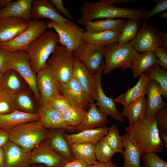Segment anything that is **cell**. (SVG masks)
Segmentation results:
<instances>
[{
  "mask_svg": "<svg viewBox=\"0 0 167 167\" xmlns=\"http://www.w3.org/2000/svg\"><path fill=\"white\" fill-rule=\"evenodd\" d=\"M88 167H119L114 165L111 161L104 163L97 161L96 163L88 166Z\"/></svg>",
  "mask_w": 167,
  "mask_h": 167,
  "instance_id": "816d5d0a",
  "label": "cell"
},
{
  "mask_svg": "<svg viewBox=\"0 0 167 167\" xmlns=\"http://www.w3.org/2000/svg\"><path fill=\"white\" fill-rule=\"evenodd\" d=\"M27 88L13 96L14 103L16 110L29 113H37L35 96Z\"/></svg>",
  "mask_w": 167,
  "mask_h": 167,
  "instance_id": "e575fe53",
  "label": "cell"
},
{
  "mask_svg": "<svg viewBox=\"0 0 167 167\" xmlns=\"http://www.w3.org/2000/svg\"><path fill=\"white\" fill-rule=\"evenodd\" d=\"M153 52L160 62V66L163 69L167 70V53L162 48L158 47L155 49Z\"/></svg>",
  "mask_w": 167,
  "mask_h": 167,
  "instance_id": "c3c4849f",
  "label": "cell"
},
{
  "mask_svg": "<svg viewBox=\"0 0 167 167\" xmlns=\"http://www.w3.org/2000/svg\"><path fill=\"white\" fill-rule=\"evenodd\" d=\"M59 84L60 92L67 100L71 106L86 110L90 107L92 104L73 77L67 83Z\"/></svg>",
  "mask_w": 167,
  "mask_h": 167,
  "instance_id": "ac0fdd59",
  "label": "cell"
},
{
  "mask_svg": "<svg viewBox=\"0 0 167 167\" xmlns=\"http://www.w3.org/2000/svg\"><path fill=\"white\" fill-rule=\"evenodd\" d=\"M126 21L123 19L107 18L88 22L84 25L86 32L98 33L111 30H122Z\"/></svg>",
  "mask_w": 167,
  "mask_h": 167,
  "instance_id": "f1b7e54d",
  "label": "cell"
},
{
  "mask_svg": "<svg viewBox=\"0 0 167 167\" xmlns=\"http://www.w3.org/2000/svg\"><path fill=\"white\" fill-rule=\"evenodd\" d=\"M1 90H2V89H1V87L0 86V92Z\"/></svg>",
  "mask_w": 167,
  "mask_h": 167,
  "instance_id": "6125c7cd",
  "label": "cell"
},
{
  "mask_svg": "<svg viewBox=\"0 0 167 167\" xmlns=\"http://www.w3.org/2000/svg\"><path fill=\"white\" fill-rule=\"evenodd\" d=\"M59 40L53 30L46 31L28 45L27 52L32 69L36 74L45 67L49 56L54 51Z\"/></svg>",
  "mask_w": 167,
  "mask_h": 167,
  "instance_id": "277c9868",
  "label": "cell"
},
{
  "mask_svg": "<svg viewBox=\"0 0 167 167\" xmlns=\"http://www.w3.org/2000/svg\"><path fill=\"white\" fill-rule=\"evenodd\" d=\"M28 23V27L23 32L11 41L0 43V48L9 52L18 50L27 52L29 45L47 29L46 21L32 20Z\"/></svg>",
  "mask_w": 167,
  "mask_h": 167,
  "instance_id": "30bf717a",
  "label": "cell"
},
{
  "mask_svg": "<svg viewBox=\"0 0 167 167\" xmlns=\"http://www.w3.org/2000/svg\"><path fill=\"white\" fill-rule=\"evenodd\" d=\"M28 22L15 17L0 18V43L11 41L28 28Z\"/></svg>",
  "mask_w": 167,
  "mask_h": 167,
  "instance_id": "e0dca14e",
  "label": "cell"
},
{
  "mask_svg": "<svg viewBox=\"0 0 167 167\" xmlns=\"http://www.w3.org/2000/svg\"><path fill=\"white\" fill-rule=\"evenodd\" d=\"M138 53L130 42L122 44L115 42L106 46L103 74H108L117 68H120L123 71L130 68Z\"/></svg>",
  "mask_w": 167,
  "mask_h": 167,
  "instance_id": "5b68a950",
  "label": "cell"
},
{
  "mask_svg": "<svg viewBox=\"0 0 167 167\" xmlns=\"http://www.w3.org/2000/svg\"><path fill=\"white\" fill-rule=\"evenodd\" d=\"M74 57L73 52L65 47L58 45L47 65L59 84L68 82L72 77Z\"/></svg>",
  "mask_w": 167,
  "mask_h": 167,
  "instance_id": "8992f818",
  "label": "cell"
},
{
  "mask_svg": "<svg viewBox=\"0 0 167 167\" xmlns=\"http://www.w3.org/2000/svg\"><path fill=\"white\" fill-rule=\"evenodd\" d=\"M15 110L13 96L2 90L0 92V115L7 114Z\"/></svg>",
  "mask_w": 167,
  "mask_h": 167,
  "instance_id": "60d3db41",
  "label": "cell"
},
{
  "mask_svg": "<svg viewBox=\"0 0 167 167\" xmlns=\"http://www.w3.org/2000/svg\"><path fill=\"white\" fill-rule=\"evenodd\" d=\"M72 77L85 94L90 103H95L97 97V86L94 75L75 57Z\"/></svg>",
  "mask_w": 167,
  "mask_h": 167,
  "instance_id": "5bb4252c",
  "label": "cell"
},
{
  "mask_svg": "<svg viewBox=\"0 0 167 167\" xmlns=\"http://www.w3.org/2000/svg\"><path fill=\"white\" fill-rule=\"evenodd\" d=\"M47 28H53L58 34V43L73 52L84 42L83 30L71 21L60 23L46 21Z\"/></svg>",
  "mask_w": 167,
  "mask_h": 167,
  "instance_id": "52a82bcc",
  "label": "cell"
},
{
  "mask_svg": "<svg viewBox=\"0 0 167 167\" xmlns=\"http://www.w3.org/2000/svg\"><path fill=\"white\" fill-rule=\"evenodd\" d=\"M108 122V116L101 112L95 104H92L88 109L84 121L74 127L77 132L83 130L103 127Z\"/></svg>",
  "mask_w": 167,
  "mask_h": 167,
  "instance_id": "d4e9b609",
  "label": "cell"
},
{
  "mask_svg": "<svg viewBox=\"0 0 167 167\" xmlns=\"http://www.w3.org/2000/svg\"><path fill=\"white\" fill-rule=\"evenodd\" d=\"M5 167H30L31 151L9 141L2 147Z\"/></svg>",
  "mask_w": 167,
  "mask_h": 167,
  "instance_id": "2e32d148",
  "label": "cell"
},
{
  "mask_svg": "<svg viewBox=\"0 0 167 167\" xmlns=\"http://www.w3.org/2000/svg\"><path fill=\"white\" fill-rule=\"evenodd\" d=\"M128 2L127 0H101L94 2H85L80 8L81 15L77 23L84 25L95 19L107 18L142 19L148 10L114 5L116 3Z\"/></svg>",
  "mask_w": 167,
  "mask_h": 167,
  "instance_id": "6da1fadb",
  "label": "cell"
},
{
  "mask_svg": "<svg viewBox=\"0 0 167 167\" xmlns=\"http://www.w3.org/2000/svg\"><path fill=\"white\" fill-rule=\"evenodd\" d=\"M140 27L139 20L133 19H128L123 27L118 43L122 44L131 41L136 36Z\"/></svg>",
  "mask_w": 167,
  "mask_h": 167,
  "instance_id": "74e56055",
  "label": "cell"
},
{
  "mask_svg": "<svg viewBox=\"0 0 167 167\" xmlns=\"http://www.w3.org/2000/svg\"><path fill=\"white\" fill-rule=\"evenodd\" d=\"M159 135L160 138L163 140L165 143L166 146L167 147V135L163 131L159 130Z\"/></svg>",
  "mask_w": 167,
  "mask_h": 167,
  "instance_id": "9f6ffc18",
  "label": "cell"
},
{
  "mask_svg": "<svg viewBox=\"0 0 167 167\" xmlns=\"http://www.w3.org/2000/svg\"><path fill=\"white\" fill-rule=\"evenodd\" d=\"M40 120L38 113H29L17 110L5 115H0V128L6 131L25 122Z\"/></svg>",
  "mask_w": 167,
  "mask_h": 167,
  "instance_id": "83f0119b",
  "label": "cell"
},
{
  "mask_svg": "<svg viewBox=\"0 0 167 167\" xmlns=\"http://www.w3.org/2000/svg\"><path fill=\"white\" fill-rule=\"evenodd\" d=\"M146 111V98L144 96L124 107L122 114L123 116L126 117L128 119L129 126H132L145 116Z\"/></svg>",
  "mask_w": 167,
  "mask_h": 167,
  "instance_id": "f546056e",
  "label": "cell"
},
{
  "mask_svg": "<svg viewBox=\"0 0 167 167\" xmlns=\"http://www.w3.org/2000/svg\"><path fill=\"white\" fill-rule=\"evenodd\" d=\"M0 167H5L4 154L2 147H0Z\"/></svg>",
  "mask_w": 167,
  "mask_h": 167,
  "instance_id": "db71d44e",
  "label": "cell"
},
{
  "mask_svg": "<svg viewBox=\"0 0 167 167\" xmlns=\"http://www.w3.org/2000/svg\"><path fill=\"white\" fill-rule=\"evenodd\" d=\"M141 159L143 167H167V163L154 152L144 153Z\"/></svg>",
  "mask_w": 167,
  "mask_h": 167,
  "instance_id": "b9f144b4",
  "label": "cell"
},
{
  "mask_svg": "<svg viewBox=\"0 0 167 167\" xmlns=\"http://www.w3.org/2000/svg\"><path fill=\"white\" fill-rule=\"evenodd\" d=\"M96 145L93 143H82L69 146L75 158L84 161L89 166L97 162L95 155Z\"/></svg>",
  "mask_w": 167,
  "mask_h": 167,
  "instance_id": "d6a6232c",
  "label": "cell"
},
{
  "mask_svg": "<svg viewBox=\"0 0 167 167\" xmlns=\"http://www.w3.org/2000/svg\"><path fill=\"white\" fill-rule=\"evenodd\" d=\"M158 33L161 37L162 41V49L167 52V33L158 30Z\"/></svg>",
  "mask_w": 167,
  "mask_h": 167,
  "instance_id": "f5cc1de1",
  "label": "cell"
},
{
  "mask_svg": "<svg viewBox=\"0 0 167 167\" xmlns=\"http://www.w3.org/2000/svg\"><path fill=\"white\" fill-rule=\"evenodd\" d=\"M9 58L10 69L20 75L38 102L40 96L36 86V75L31 66L28 52L18 50L9 52Z\"/></svg>",
  "mask_w": 167,
  "mask_h": 167,
  "instance_id": "ba28073f",
  "label": "cell"
},
{
  "mask_svg": "<svg viewBox=\"0 0 167 167\" xmlns=\"http://www.w3.org/2000/svg\"><path fill=\"white\" fill-rule=\"evenodd\" d=\"M160 65V62L153 51L138 53L130 67L133 78H137L150 67Z\"/></svg>",
  "mask_w": 167,
  "mask_h": 167,
  "instance_id": "4316f807",
  "label": "cell"
},
{
  "mask_svg": "<svg viewBox=\"0 0 167 167\" xmlns=\"http://www.w3.org/2000/svg\"><path fill=\"white\" fill-rule=\"evenodd\" d=\"M49 138L31 151L30 165L41 164L47 167H62L69 161L52 148Z\"/></svg>",
  "mask_w": 167,
  "mask_h": 167,
  "instance_id": "4fadbf2b",
  "label": "cell"
},
{
  "mask_svg": "<svg viewBox=\"0 0 167 167\" xmlns=\"http://www.w3.org/2000/svg\"><path fill=\"white\" fill-rule=\"evenodd\" d=\"M105 63L102 66L98 72L94 75L97 86L96 102L95 105L107 116L122 123L124 118L122 113L117 109L115 99L107 96L104 93L101 84L102 75Z\"/></svg>",
  "mask_w": 167,
  "mask_h": 167,
  "instance_id": "9a60e30c",
  "label": "cell"
},
{
  "mask_svg": "<svg viewBox=\"0 0 167 167\" xmlns=\"http://www.w3.org/2000/svg\"><path fill=\"white\" fill-rule=\"evenodd\" d=\"M37 113L40 116V120L42 125L46 128L61 129L75 131L74 128L65 122L61 114L49 105L39 106Z\"/></svg>",
  "mask_w": 167,
  "mask_h": 167,
  "instance_id": "44dd1931",
  "label": "cell"
},
{
  "mask_svg": "<svg viewBox=\"0 0 167 167\" xmlns=\"http://www.w3.org/2000/svg\"><path fill=\"white\" fill-rule=\"evenodd\" d=\"M126 136L143 153H160L164 151V144L160 137L156 115L142 118L125 129Z\"/></svg>",
  "mask_w": 167,
  "mask_h": 167,
  "instance_id": "7a4b0ae2",
  "label": "cell"
},
{
  "mask_svg": "<svg viewBox=\"0 0 167 167\" xmlns=\"http://www.w3.org/2000/svg\"><path fill=\"white\" fill-rule=\"evenodd\" d=\"M123 151L124 167H140V160L143 153L124 134L121 136Z\"/></svg>",
  "mask_w": 167,
  "mask_h": 167,
  "instance_id": "4dcf8cb0",
  "label": "cell"
},
{
  "mask_svg": "<svg viewBox=\"0 0 167 167\" xmlns=\"http://www.w3.org/2000/svg\"><path fill=\"white\" fill-rule=\"evenodd\" d=\"M13 1L12 0H0V8L2 9L5 8Z\"/></svg>",
  "mask_w": 167,
  "mask_h": 167,
  "instance_id": "11a10c76",
  "label": "cell"
},
{
  "mask_svg": "<svg viewBox=\"0 0 167 167\" xmlns=\"http://www.w3.org/2000/svg\"><path fill=\"white\" fill-rule=\"evenodd\" d=\"M88 165L81 160L75 159L69 161L62 167H88Z\"/></svg>",
  "mask_w": 167,
  "mask_h": 167,
  "instance_id": "681fc988",
  "label": "cell"
},
{
  "mask_svg": "<svg viewBox=\"0 0 167 167\" xmlns=\"http://www.w3.org/2000/svg\"><path fill=\"white\" fill-rule=\"evenodd\" d=\"M156 4L152 9L148 10L142 19L143 24L147 22L148 19L157 14L162 13L167 9V0H155Z\"/></svg>",
  "mask_w": 167,
  "mask_h": 167,
  "instance_id": "ee69618b",
  "label": "cell"
},
{
  "mask_svg": "<svg viewBox=\"0 0 167 167\" xmlns=\"http://www.w3.org/2000/svg\"><path fill=\"white\" fill-rule=\"evenodd\" d=\"M149 80L156 82L159 85L162 96L167 97V71L159 66L150 67L144 72Z\"/></svg>",
  "mask_w": 167,
  "mask_h": 167,
  "instance_id": "d590c367",
  "label": "cell"
},
{
  "mask_svg": "<svg viewBox=\"0 0 167 167\" xmlns=\"http://www.w3.org/2000/svg\"><path fill=\"white\" fill-rule=\"evenodd\" d=\"M109 129V127L105 126L86 129L75 134H65L64 136L69 145L82 143H92L96 144L106 135Z\"/></svg>",
  "mask_w": 167,
  "mask_h": 167,
  "instance_id": "ffe728a7",
  "label": "cell"
},
{
  "mask_svg": "<svg viewBox=\"0 0 167 167\" xmlns=\"http://www.w3.org/2000/svg\"><path fill=\"white\" fill-rule=\"evenodd\" d=\"M146 111L145 116L151 117L166 106L162 100L160 87L155 81L150 80L146 93Z\"/></svg>",
  "mask_w": 167,
  "mask_h": 167,
  "instance_id": "7402d4cb",
  "label": "cell"
},
{
  "mask_svg": "<svg viewBox=\"0 0 167 167\" xmlns=\"http://www.w3.org/2000/svg\"><path fill=\"white\" fill-rule=\"evenodd\" d=\"M38 167V166L34 165H31L30 167Z\"/></svg>",
  "mask_w": 167,
  "mask_h": 167,
  "instance_id": "94428289",
  "label": "cell"
},
{
  "mask_svg": "<svg viewBox=\"0 0 167 167\" xmlns=\"http://www.w3.org/2000/svg\"><path fill=\"white\" fill-rule=\"evenodd\" d=\"M9 141L31 151L54 132L45 128L40 120L20 124L7 131Z\"/></svg>",
  "mask_w": 167,
  "mask_h": 167,
  "instance_id": "3957f363",
  "label": "cell"
},
{
  "mask_svg": "<svg viewBox=\"0 0 167 167\" xmlns=\"http://www.w3.org/2000/svg\"><path fill=\"white\" fill-rule=\"evenodd\" d=\"M149 81L146 74L143 73L139 76L136 84L133 87L129 88L126 92L116 98L115 101L125 107L135 100L145 96Z\"/></svg>",
  "mask_w": 167,
  "mask_h": 167,
  "instance_id": "cb8c5ba5",
  "label": "cell"
},
{
  "mask_svg": "<svg viewBox=\"0 0 167 167\" xmlns=\"http://www.w3.org/2000/svg\"><path fill=\"white\" fill-rule=\"evenodd\" d=\"M9 141V134L6 130L0 128V147H2Z\"/></svg>",
  "mask_w": 167,
  "mask_h": 167,
  "instance_id": "f907efd6",
  "label": "cell"
},
{
  "mask_svg": "<svg viewBox=\"0 0 167 167\" xmlns=\"http://www.w3.org/2000/svg\"><path fill=\"white\" fill-rule=\"evenodd\" d=\"M122 30L98 33H90L86 31L84 32L83 40L85 42L106 46L118 42Z\"/></svg>",
  "mask_w": 167,
  "mask_h": 167,
  "instance_id": "1f68e13d",
  "label": "cell"
},
{
  "mask_svg": "<svg viewBox=\"0 0 167 167\" xmlns=\"http://www.w3.org/2000/svg\"><path fill=\"white\" fill-rule=\"evenodd\" d=\"M87 112V111L83 108L71 106L61 115L65 122L74 128L84 121Z\"/></svg>",
  "mask_w": 167,
  "mask_h": 167,
  "instance_id": "8d00e7d4",
  "label": "cell"
},
{
  "mask_svg": "<svg viewBox=\"0 0 167 167\" xmlns=\"http://www.w3.org/2000/svg\"><path fill=\"white\" fill-rule=\"evenodd\" d=\"M159 16L163 19H166L167 17V13L166 12H163Z\"/></svg>",
  "mask_w": 167,
  "mask_h": 167,
  "instance_id": "6f0895ef",
  "label": "cell"
},
{
  "mask_svg": "<svg viewBox=\"0 0 167 167\" xmlns=\"http://www.w3.org/2000/svg\"><path fill=\"white\" fill-rule=\"evenodd\" d=\"M103 139L116 153L122 154L124 151L122 140L116 125H113L109 127L108 132Z\"/></svg>",
  "mask_w": 167,
  "mask_h": 167,
  "instance_id": "f35d334b",
  "label": "cell"
},
{
  "mask_svg": "<svg viewBox=\"0 0 167 167\" xmlns=\"http://www.w3.org/2000/svg\"><path fill=\"white\" fill-rule=\"evenodd\" d=\"M33 0H17L12 1L5 8L0 9V18L15 17L29 22L32 20L31 13Z\"/></svg>",
  "mask_w": 167,
  "mask_h": 167,
  "instance_id": "603a6c76",
  "label": "cell"
},
{
  "mask_svg": "<svg viewBox=\"0 0 167 167\" xmlns=\"http://www.w3.org/2000/svg\"><path fill=\"white\" fill-rule=\"evenodd\" d=\"M36 74V86L40 96L38 105H48L60 92L59 84L47 65Z\"/></svg>",
  "mask_w": 167,
  "mask_h": 167,
  "instance_id": "8fae6325",
  "label": "cell"
},
{
  "mask_svg": "<svg viewBox=\"0 0 167 167\" xmlns=\"http://www.w3.org/2000/svg\"><path fill=\"white\" fill-rule=\"evenodd\" d=\"M105 47L84 41L73 54L94 75L105 63Z\"/></svg>",
  "mask_w": 167,
  "mask_h": 167,
  "instance_id": "9c48e42d",
  "label": "cell"
},
{
  "mask_svg": "<svg viewBox=\"0 0 167 167\" xmlns=\"http://www.w3.org/2000/svg\"><path fill=\"white\" fill-rule=\"evenodd\" d=\"M48 105L57 112L62 114L71 106L70 102L60 92Z\"/></svg>",
  "mask_w": 167,
  "mask_h": 167,
  "instance_id": "7bdbcfd3",
  "label": "cell"
},
{
  "mask_svg": "<svg viewBox=\"0 0 167 167\" xmlns=\"http://www.w3.org/2000/svg\"><path fill=\"white\" fill-rule=\"evenodd\" d=\"M38 167H47L45 166H44L43 165H40L39 166H38Z\"/></svg>",
  "mask_w": 167,
  "mask_h": 167,
  "instance_id": "91938a15",
  "label": "cell"
},
{
  "mask_svg": "<svg viewBox=\"0 0 167 167\" xmlns=\"http://www.w3.org/2000/svg\"><path fill=\"white\" fill-rule=\"evenodd\" d=\"M9 69V52L0 48V72L3 74Z\"/></svg>",
  "mask_w": 167,
  "mask_h": 167,
  "instance_id": "7dc6e473",
  "label": "cell"
},
{
  "mask_svg": "<svg viewBox=\"0 0 167 167\" xmlns=\"http://www.w3.org/2000/svg\"><path fill=\"white\" fill-rule=\"evenodd\" d=\"M2 74L0 72V83L1 81V79L2 76Z\"/></svg>",
  "mask_w": 167,
  "mask_h": 167,
  "instance_id": "680465c9",
  "label": "cell"
},
{
  "mask_svg": "<svg viewBox=\"0 0 167 167\" xmlns=\"http://www.w3.org/2000/svg\"><path fill=\"white\" fill-rule=\"evenodd\" d=\"M130 42L138 52L153 51L162 45L158 30L155 25H148L147 22L143 24L135 37Z\"/></svg>",
  "mask_w": 167,
  "mask_h": 167,
  "instance_id": "7c38bea8",
  "label": "cell"
},
{
  "mask_svg": "<svg viewBox=\"0 0 167 167\" xmlns=\"http://www.w3.org/2000/svg\"><path fill=\"white\" fill-rule=\"evenodd\" d=\"M50 1L60 14H63L67 19L70 21L75 20L69 10L64 6L62 0H50Z\"/></svg>",
  "mask_w": 167,
  "mask_h": 167,
  "instance_id": "bcb514c9",
  "label": "cell"
},
{
  "mask_svg": "<svg viewBox=\"0 0 167 167\" xmlns=\"http://www.w3.org/2000/svg\"><path fill=\"white\" fill-rule=\"evenodd\" d=\"M26 84L25 81L16 71L10 69L2 74L0 86L2 90L14 96L26 88Z\"/></svg>",
  "mask_w": 167,
  "mask_h": 167,
  "instance_id": "484cf974",
  "label": "cell"
},
{
  "mask_svg": "<svg viewBox=\"0 0 167 167\" xmlns=\"http://www.w3.org/2000/svg\"><path fill=\"white\" fill-rule=\"evenodd\" d=\"M54 131L49 137L52 148L60 156L70 161L75 159L70 148L64 136V131Z\"/></svg>",
  "mask_w": 167,
  "mask_h": 167,
  "instance_id": "836d02e7",
  "label": "cell"
},
{
  "mask_svg": "<svg viewBox=\"0 0 167 167\" xmlns=\"http://www.w3.org/2000/svg\"><path fill=\"white\" fill-rule=\"evenodd\" d=\"M31 13L32 19L36 21L45 18L60 23L69 21L58 13L50 0H33Z\"/></svg>",
  "mask_w": 167,
  "mask_h": 167,
  "instance_id": "d6986e66",
  "label": "cell"
},
{
  "mask_svg": "<svg viewBox=\"0 0 167 167\" xmlns=\"http://www.w3.org/2000/svg\"><path fill=\"white\" fill-rule=\"evenodd\" d=\"M95 152L97 161L104 163L111 161L112 157L116 153L103 139L96 144Z\"/></svg>",
  "mask_w": 167,
  "mask_h": 167,
  "instance_id": "ab89813d",
  "label": "cell"
},
{
  "mask_svg": "<svg viewBox=\"0 0 167 167\" xmlns=\"http://www.w3.org/2000/svg\"><path fill=\"white\" fill-rule=\"evenodd\" d=\"M156 124L159 130L167 135V108L166 106L155 114Z\"/></svg>",
  "mask_w": 167,
  "mask_h": 167,
  "instance_id": "f6af8a7d",
  "label": "cell"
}]
</instances>
